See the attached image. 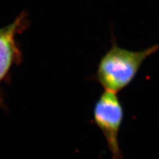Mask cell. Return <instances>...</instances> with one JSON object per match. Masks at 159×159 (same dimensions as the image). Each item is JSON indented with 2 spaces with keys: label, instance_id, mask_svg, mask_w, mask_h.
Instances as JSON below:
<instances>
[{
  "label": "cell",
  "instance_id": "3957f363",
  "mask_svg": "<svg viewBox=\"0 0 159 159\" xmlns=\"http://www.w3.org/2000/svg\"><path fill=\"white\" fill-rule=\"evenodd\" d=\"M27 17L21 13L13 22L0 28V85L10 77L13 66L22 61V54L16 41L19 34L27 26ZM0 108H5L2 94L0 91Z\"/></svg>",
  "mask_w": 159,
  "mask_h": 159
},
{
  "label": "cell",
  "instance_id": "6da1fadb",
  "mask_svg": "<svg viewBox=\"0 0 159 159\" xmlns=\"http://www.w3.org/2000/svg\"><path fill=\"white\" fill-rule=\"evenodd\" d=\"M159 49V44L141 51L113 45L100 60L95 78L105 91L117 93L128 87L142 63Z\"/></svg>",
  "mask_w": 159,
  "mask_h": 159
},
{
  "label": "cell",
  "instance_id": "7a4b0ae2",
  "mask_svg": "<svg viewBox=\"0 0 159 159\" xmlns=\"http://www.w3.org/2000/svg\"><path fill=\"white\" fill-rule=\"evenodd\" d=\"M93 116L95 125L105 137L111 159H124L119 145V136L125 112L117 94L104 91L95 102Z\"/></svg>",
  "mask_w": 159,
  "mask_h": 159
}]
</instances>
